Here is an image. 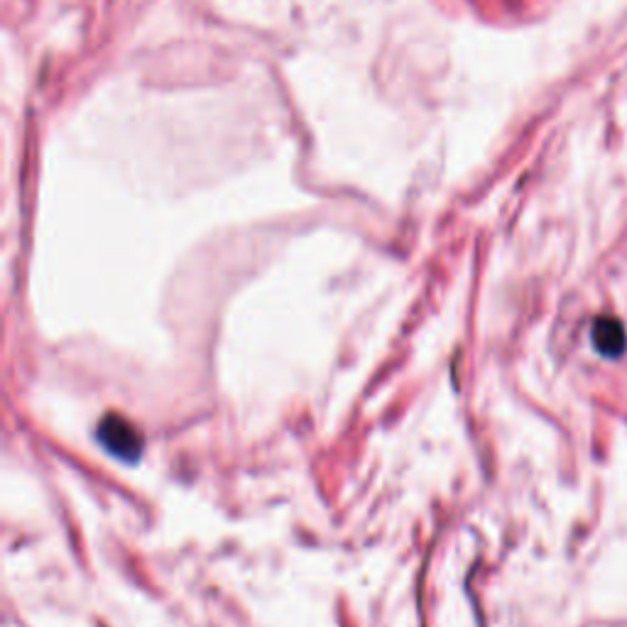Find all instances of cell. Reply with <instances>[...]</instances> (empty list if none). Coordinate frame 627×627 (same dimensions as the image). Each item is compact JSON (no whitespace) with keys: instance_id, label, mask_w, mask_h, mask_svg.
I'll list each match as a JSON object with an SVG mask.
<instances>
[{"instance_id":"1","label":"cell","mask_w":627,"mask_h":627,"mask_svg":"<svg viewBox=\"0 0 627 627\" xmlns=\"http://www.w3.org/2000/svg\"><path fill=\"white\" fill-rule=\"evenodd\" d=\"M96 439L108 454L125 460V464H133L143 456V437L131 421L123 417H106L96 429Z\"/></svg>"},{"instance_id":"2","label":"cell","mask_w":627,"mask_h":627,"mask_svg":"<svg viewBox=\"0 0 627 627\" xmlns=\"http://www.w3.org/2000/svg\"><path fill=\"white\" fill-rule=\"evenodd\" d=\"M593 348L601 353L603 358H620L627 351V331L623 321L617 317H598L591 329Z\"/></svg>"}]
</instances>
